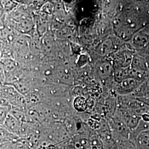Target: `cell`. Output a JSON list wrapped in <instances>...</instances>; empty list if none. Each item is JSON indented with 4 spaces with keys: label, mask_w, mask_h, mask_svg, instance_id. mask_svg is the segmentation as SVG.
<instances>
[{
    "label": "cell",
    "mask_w": 149,
    "mask_h": 149,
    "mask_svg": "<svg viewBox=\"0 0 149 149\" xmlns=\"http://www.w3.org/2000/svg\"><path fill=\"white\" fill-rule=\"evenodd\" d=\"M23 123L8 113L3 125L11 134L19 137Z\"/></svg>",
    "instance_id": "6da1fadb"
},
{
    "label": "cell",
    "mask_w": 149,
    "mask_h": 149,
    "mask_svg": "<svg viewBox=\"0 0 149 149\" xmlns=\"http://www.w3.org/2000/svg\"><path fill=\"white\" fill-rule=\"evenodd\" d=\"M70 144L73 149H87L90 145V141L85 137L76 135L72 139Z\"/></svg>",
    "instance_id": "7a4b0ae2"
},
{
    "label": "cell",
    "mask_w": 149,
    "mask_h": 149,
    "mask_svg": "<svg viewBox=\"0 0 149 149\" xmlns=\"http://www.w3.org/2000/svg\"><path fill=\"white\" fill-rule=\"evenodd\" d=\"M140 84L139 80L136 79H129L123 81L120 84V88L123 91L129 92L136 88Z\"/></svg>",
    "instance_id": "3957f363"
},
{
    "label": "cell",
    "mask_w": 149,
    "mask_h": 149,
    "mask_svg": "<svg viewBox=\"0 0 149 149\" xmlns=\"http://www.w3.org/2000/svg\"><path fill=\"white\" fill-rule=\"evenodd\" d=\"M74 108L79 112L84 111L87 108V103L85 99L82 97H78L75 98L74 102Z\"/></svg>",
    "instance_id": "277c9868"
},
{
    "label": "cell",
    "mask_w": 149,
    "mask_h": 149,
    "mask_svg": "<svg viewBox=\"0 0 149 149\" xmlns=\"http://www.w3.org/2000/svg\"><path fill=\"white\" fill-rule=\"evenodd\" d=\"M17 3L10 1H0V7L3 11H10L12 10L16 6Z\"/></svg>",
    "instance_id": "5b68a950"
},
{
    "label": "cell",
    "mask_w": 149,
    "mask_h": 149,
    "mask_svg": "<svg viewBox=\"0 0 149 149\" xmlns=\"http://www.w3.org/2000/svg\"><path fill=\"white\" fill-rule=\"evenodd\" d=\"M10 111L9 108L0 107V125L3 124Z\"/></svg>",
    "instance_id": "8992f818"
},
{
    "label": "cell",
    "mask_w": 149,
    "mask_h": 149,
    "mask_svg": "<svg viewBox=\"0 0 149 149\" xmlns=\"http://www.w3.org/2000/svg\"><path fill=\"white\" fill-rule=\"evenodd\" d=\"M91 145L92 149H102V144L101 141L97 139H92Z\"/></svg>",
    "instance_id": "52a82bcc"
},
{
    "label": "cell",
    "mask_w": 149,
    "mask_h": 149,
    "mask_svg": "<svg viewBox=\"0 0 149 149\" xmlns=\"http://www.w3.org/2000/svg\"><path fill=\"white\" fill-rule=\"evenodd\" d=\"M0 149H15L13 141H8L0 144Z\"/></svg>",
    "instance_id": "ba28073f"
},
{
    "label": "cell",
    "mask_w": 149,
    "mask_h": 149,
    "mask_svg": "<svg viewBox=\"0 0 149 149\" xmlns=\"http://www.w3.org/2000/svg\"><path fill=\"white\" fill-rule=\"evenodd\" d=\"M90 124L91 127L93 129H97L100 127V123L94 120H92V122L90 123Z\"/></svg>",
    "instance_id": "9c48e42d"
},
{
    "label": "cell",
    "mask_w": 149,
    "mask_h": 149,
    "mask_svg": "<svg viewBox=\"0 0 149 149\" xmlns=\"http://www.w3.org/2000/svg\"><path fill=\"white\" fill-rule=\"evenodd\" d=\"M42 149V148H40V149Z\"/></svg>",
    "instance_id": "30bf717a"
},
{
    "label": "cell",
    "mask_w": 149,
    "mask_h": 149,
    "mask_svg": "<svg viewBox=\"0 0 149 149\" xmlns=\"http://www.w3.org/2000/svg\"></svg>",
    "instance_id": "8fae6325"
}]
</instances>
